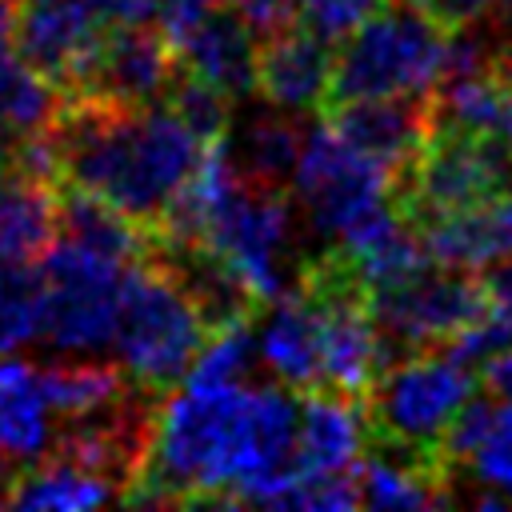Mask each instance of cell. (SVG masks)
I'll list each match as a JSON object with an SVG mask.
<instances>
[{"label":"cell","instance_id":"cell-31","mask_svg":"<svg viewBox=\"0 0 512 512\" xmlns=\"http://www.w3.org/2000/svg\"><path fill=\"white\" fill-rule=\"evenodd\" d=\"M16 28H20V0H0V56L16 48Z\"/></svg>","mask_w":512,"mask_h":512},{"label":"cell","instance_id":"cell-20","mask_svg":"<svg viewBox=\"0 0 512 512\" xmlns=\"http://www.w3.org/2000/svg\"><path fill=\"white\" fill-rule=\"evenodd\" d=\"M64 108V92L52 76L32 68L20 52L0 56V128H8L16 140L40 136L56 124Z\"/></svg>","mask_w":512,"mask_h":512},{"label":"cell","instance_id":"cell-21","mask_svg":"<svg viewBox=\"0 0 512 512\" xmlns=\"http://www.w3.org/2000/svg\"><path fill=\"white\" fill-rule=\"evenodd\" d=\"M40 384H44V396H48L52 412L64 424L112 404L116 396H124L132 388L124 368L104 364L96 356L92 360H56V364L40 368Z\"/></svg>","mask_w":512,"mask_h":512},{"label":"cell","instance_id":"cell-11","mask_svg":"<svg viewBox=\"0 0 512 512\" xmlns=\"http://www.w3.org/2000/svg\"><path fill=\"white\" fill-rule=\"evenodd\" d=\"M352 148L380 160L392 176H400L424 148L432 132V92H396V96H360L340 100L320 112Z\"/></svg>","mask_w":512,"mask_h":512},{"label":"cell","instance_id":"cell-17","mask_svg":"<svg viewBox=\"0 0 512 512\" xmlns=\"http://www.w3.org/2000/svg\"><path fill=\"white\" fill-rule=\"evenodd\" d=\"M56 236V184L32 180L12 168L0 180V272L40 260Z\"/></svg>","mask_w":512,"mask_h":512},{"label":"cell","instance_id":"cell-2","mask_svg":"<svg viewBox=\"0 0 512 512\" xmlns=\"http://www.w3.org/2000/svg\"><path fill=\"white\" fill-rule=\"evenodd\" d=\"M52 136L60 184L100 196L148 232L164 220L208 152V144H200L164 104L116 108L64 96Z\"/></svg>","mask_w":512,"mask_h":512},{"label":"cell","instance_id":"cell-29","mask_svg":"<svg viewBox=\"0 0 512 512\" xmlns=\"http://www.w3.org/2000/svg\"><path fill=\"white\" fill-rule=\"evenodd\" d=\"M224 4L236 8L260 36L300 16V0H224Z\"/></svg>","mask_w":512,"mask_h":512},{"label":"cell","instance_id":"cell-23","mask_svg":"<svg viewBox=\"0 0 512 512\" xmlns=\"http://www.w3.org/2000/svg\"><path fill=\"white\" fill-rule=\"evenodd\" d=\"M164 108H172L180 116V124L200 140V144H220L224 140V128H228V96L208 84L204 76H196L192 68L176 64L164 96H160Z\"/></svg>","mask_w":512,"mask_h":512},{"label":"cell","instance_id":"cell-30","mask_svg":"<svg viewBox=\"0 0 512 512\" xmlns=\"http://www.w3.org/2000/svg\"><path fill=\"white\" fill-rule=\"evenodd\" d=\"M484 388L500 400H512V348L496 352L488 364H484Z\"/></svg>","mask_w":512,"mask_h":512},{"label":"cell","instance_id":"cell-10","mask_svg":"<svg viewBox=\"0 0 512 512\" xmlns=\"http://www.w3.org/2000/svg\"><path fill=\"white\" fill-rule=\"evenodd\" d=\"M332 56L336 44L312 32L300 16L264 32L256 44V92L264 104L308 116L324 112L328 84H332Z\"/></svg>","mask_w":512,"mask_h":512},{"label":"cell","instance_id":"cell-3","mask_svg":"<svg viewBox=\"0 0 512 512\" xmlns=\"http://www.w3.org/2000/svg\"><path fill=\"white\" fill-rule=\"evenodd\" d=\"M444 52L448 28H440L428 12H420L408 0H388L376 16H368L344 40H336L324 108L360 96H428L440 84Z\"/></svg>","mask_w":512,"mask_h":512},{"label":"cell","instance_id":"cell-14","mask_svg":"<svg viewBox=\"0 0 512 512\" xmlns=\"http://www.w3.org/2000/svg\"><path fill=\"white\" fill-rule=\"evenodd\" d=\"M256 44L260 32L228 4H220L180 48L176 60L216 84L228 100H248L256 92Z\"/></svg>","mask_w":512,"mask_h":512},{"label":"cell","instance_id":"cell-12","mask_svg":"<svg viewBox=\"0 0 512 512\" xmlns=\"http://www.w3.org/2000/svg\"><path fill=\"white\" fill-rule=\"evenodd\" d=\"M256 324V356L260 364L292 392L320 388L324 364H320V312L300 292L288 288L284 296L268 300Z\"/></svg>","mask_w":512,"mask_h":512},{"label":"cell","instance_id":"cell-28","mask_svg":"<svg viewBox=\"0 0 512 512\" xmlns=\"http://www.w3.org/2000/svg\"><path fill=\"white\" fill-rule=\"evenodd\" d=\"M408 4H416L420 12H428L448 32H460L468 24H480V20H488L496 12V0H408Z\"/></svg>","mask_w":512,"mask_h":512},{"label":"cell","instance_id":"cell-32","mask_svg":"<svg viewBox=\"0 0 512 512\" xmlns=\"http://www.w3.org/2000/svg\"><path fill=\"white\" fill-rule=\"evenodd\" d=\"M16 464L0 452V508H12V492H16Z\"/></svg>","mask_w":512,"mask_h":512},{"label":"cell","instance_id":"cell-6","mask_svg":"<svg viewBox=\"0 0 512 512\" xmlns=\"http://www.w3.org/2000/svg\"><path fill=\"white\" fill-rule=\"evenodd\" d=\"M128 268L132 264L116 256L56 236L52 248L40 256L44 308L36 344L56 352L60 360H92L104 348H112Z\"/></svg>","mask_w":512,"mask_h":512},{"label":"cell","instance_id":"cell-25","mask_svg":"<svg viewBox=\"0 0 512 512\" xmlns=\"http://www.w3.org/2000/svg\"><path fill=\"white\" fill-rule=\"evenodd\" d=\"M460 468L472 476L476 488L496 492L504 504H512V400H500V408H496L484 440L472 448V456Z\"/></svg>","mask_w":512,"mask_h":512},{"label":"cell","instance_id":"cell-22","mask_svg":"<svg viewBox=\"0 0 512 512\" xmlns=\"http://www.w3.org/2000/svg\"><path fill=\"white\" fill-rule=\"evenodd\" d=\"M40 308H44L40 260L16 264V268L0 272V356H12L20 348L36 344Z\"/></svg>","mask_w":512,"mask_h":512},{"label":"cell","instance_id":"cell-33","mask_svg":"<svg viewBox=\"0 0 512 512\" xmlns=\"http://www.w3.org/2000/svg\"><path fill=\"white\" fill-rule=\"evenodd\" d=\"M492 72L512 88V32L500 40V48H496V64H492Z\"/></svg>","mask_w":512,"mask_h":512},{"label":"cell","instance_id":"cell-1","mask_svg":"<svg viewBox=\"0 0 512 512\" xmlns=\"http://www.w3.org/2000/svg\"><path fill=\"white\" fill-rule=\"evenodd\" d=\"M300 392L180 380L156 408L152 444L124 504H248L296 456Z\"/></svg>","mask_w":512,"mask_h":512},{"label":"cell","instance_id":"cell-34","mask_svg":"<svg viewBox=\"0 0 512 512\" xmlns=\"http://www.w3.org/2000/svg\"><path fill=\"white\" fill-rule=\"evenodd\" d=\"M12 160H16V136L8 128H0V180L12 172Z\"/></svg>","mask_w":512,"mask_h":512},{"label":"cell","instance_id":"cell-27","mask_svg":"<svg viewBox=\"0 0 512 512\" xmlns=\"http://www.w3.org/2000/svg\"><path fill=\"white\" fill-rule=\"evenodd\" d=\"M224 0H156V28L172 48H180Z\"/></svg>","mask_w":512,"mask_h":512},{"label":"cell","instance_id":"cell-15","mask_svg":"<svg viewBox=\"0 0 512 512\" xmlns=\"http://www.w3.org/2000/svg\"><path fill=\"white\" fill-rule=\"evenodd\" d=\"M416 232L424 236V248L436 264L480 272V268L512 256V188L476 208L440 216Z\"/></svg>","mask_w":512,"mask_h":512},{"label":"cell","instance_id":"cell-16","mask_svg":"<svg viewBox=\"0 0 512 512\" xmlns=\"http://www.w3.org/2000/svg\"><path fill=\"white\" fill-rule=\"evenodd\" d=\"M52 404L40 384V368L8 356L0 360V452L20 468L48 456L56 428H52Z\"/></svg>","mask_w":512,"mask_h":512},{"label":"cell","instance_id":"cell-4","mask_svg":"<svg viewBox=\"0 0 512 512\" xmlns=\"http://www.w3.org/2000/svg\"><path fill=\"white\" fill-rule=\"evenodd\" d=\"M208 336L212 332L188 292L156 260L144 256L128 268L112 348L132 384L164 396L192 372Z\"/></svg>","mask_w":512,"mask_h":512},{"label":"cell","instance_id":"cell-9","mask_svg":"<svg viewBox=\"0 0 512 512\" xmlns=\"http://www.w3.org/2000/svg\"><path fill=\"white\" fill-rule=\"evenodd\" d=\"M176 64V48L156 24H112L96 36L60 92L116 108H148L160 104Z\"/></svg>","mask_w":512,"mask_h":512},{"label":"cell","instance_id":"cell-24","mask_svg":"<svg viewBox=\"0 0 512 512\" xmlns=\"http://www.w3.org/2000/svg\"><path fill=\"white\" fill-rule=\"evenodd\" d=\"M256 332H252V320L244 324H228L220 332H212L192 364V372L184 380H196V384H240V380H252V364H256Z\"/></svg>","mask_w":512,"mask_h":512},{"label":"cell","instance_id":"cell-7","mask_svg":"<svg viewBox=\"0 0 512 512\" xmlns=\"http://www.w3.org/2000/svg\"><path fill=\"white\" fill-rule=\"evenodd\" d=\"M392 184L396 176L368 152L352 148L324 116L304 128V148L288 192L304 208V220L316 236L340 240L360 216L392 200Z\"/></svg>","mask_w":512,"mask_h":512},{"label":"cell","instance_id":"cell-35","mask_svg":"<svg viewBox=\"0 0 512 512\" xmlns=\"http://www.w3.org/2000/svg\"><path fill=\"white\" fill-rule=\"evenodd\" d=\"M20 4H28V0H20Z\"/></svg>","mask_w":512,"mask_h":512},{"label":"cell","instance_id":"cell-5","mask_svg":"<svg viewBox=\"0 0 512 512\" xmlns=\"http://www.w3.org/2000/svg\"><path fill=\"white\" fill-rule=\"evenodd\" d=\"M472 392H476V368L460 364L444 348L408 352L388 368H380L360 400L368 440L440 464V440Z\"/></svg>","mask_w":512,"mask_h":512},{"label":"cell","instance_id":"cell-26","mask_svg":"<svg viewBox=\"0 0 512 512\" xmlns=\"http://www.w3.org/2000/svg\"><path fill=\"white\" fill-rule=\"evenodd\" d=\"M384 4L388 0H300V20L336 44L352 28H360L368 16H376Z\"/></svg>","mask_w":512,"mask_h":512},{"label":"cell","instance_id":"cell-8","mask_svg":"<svg viewBox=\"0 0 512 512\" xmlns=\"http://www.w3.org/2000/svg\"><path fill=\"white\" fill-rule=\"evenodd\" d=\"M368 312L380 332L384 368H388L392 356L400 360L420 348H440L460 328H468L484 312V288L476 272L444 268L432 260L416 276L372 292Z\"/></svg>","mask_w":512,"mask_h":512},{"label":"cell","instance_id":"cell-13","mask_svg":"<svg viewBox=\"0 0 512 512\" xmlns=\"http://www.w3.org/2000/svg\"><path fill=\"white\" fill-rule=\"evenodd\" d=\"M368 444L360 400L340 396L332 388L300 392L296 416V472H356Z\"/></svg>","mask_w":512,"mask_h":512},{"label":"cell","instance_id":"cell-19","mask_svg":"<svg viewBox=\"0 0 512 512\" xmlns=\"http://www.w3.org/2000/svg\"><path fill=\"white\" fill-rule=\"evenodd\" d=\"M108 500H120V488L68 456H44V460L28 464L16 476V492H12V508L80 512V508H96Z\"/></svg>","mask_w":512,"mask_h":512},{"label":"cell","instance_id":"cell-18","mask_svg":"<svg viewBox=\"0 0 512 512\" xmlns=\"http://www.w3.org/2000/svg\"><path fill=\"white\" fill-rule=\"evenodd\" d=\"M300 148H304L300 116L296 112H284V108L248 116L240 124V136L232 144L224 136V152H228L232 168L244 180H256V184H268V188H288L292 184Z\"/></svg>","mask_w":512,"mask_h":512}]
</instances>
